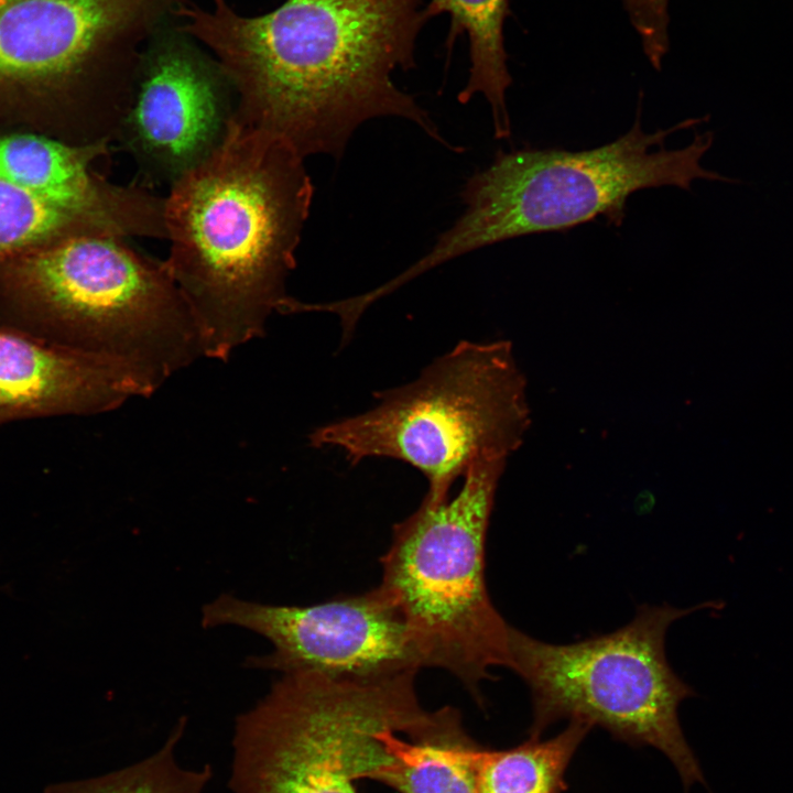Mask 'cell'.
<instances>
[{
    "label": "cell",
    "mask_w": 793,
    "mask_h": 793,
    "mask_svg": "<svg viewBox=\"0 0 793 793\" xmlns=\"http://www.w3.org/2000/svg\"><path fill=\"white\" fill-rule=\"evenodd\" d=\"M423 0H287L258 17L180 7L230 82L240 123L272 133L304 159H339L368 120L399 117L450 148L428 113L393 80L415 65L428 20Z\"/></svg>",
    "instance_id": "6da1fadb"
},
{
    "label": "cell",
    "mask_w": 793,
    "mask_h": 793,
    "mask_svg": "<svg viewBox=\"0 0 793 793\" xmlns=\"http://www.w3.org/2000/svg\"><path fill=\"white\" fill-rule=\"evenodd\" d=\"M165 196L169 274L202 334L204 356L226 361L293 314L286 281L314 187L283 139L233 118L224 142Z\"/></svg>",
    "instance_id": "7a4b0ae2"
},
{
    "label": "cell",
    "mask_w": 793,
    "mask_h": 793,
    "mask_svg": "<svg viewBox=\"0 0 793 793\" xmlns=\"http://www.w3.org/2000/svg\"><path fill=\"white\" fill-rule=\"evenodd\" d=\"M4 264L0 325L102 359L144 397L204 356L196 319L163 261L126 239L69 238Z\"/></svg>",
    "instance_id": "3957f363"
},
{
    "label": "cell",
    "mask_w": 793,
    "mask_h": 793,
    "mask_svg": "<svg viewBox=\"0 0 793 793\" xmlns=\"http://www.w3.org/2000/svg\"><path fill=\"white\" fill-rule=\"evenodd\" d=\"M640 111L641 106L628 132L594 149L497 152L493 162L465 184L464 213L425 256L388 281V289L395 291L448 260L508 239L564 231L599 217L619 227L627 200L637 191L662 186L687 191L699 178L731 182L700 164L714 141L710 131L696 133L682 149L665 148L667 137L705 117L648 133Z\"/></svg>",
    "instance_id": "277c9868"
},
{
    "label": "cell",
    "mask_w": 793,
    "mask_h": 793,
    "mask_svg": "<svg viewBox=\"0 0 793 793\" xmlns=\"http://www.w3.org/2000/svg\"><path fill=\"white\" fill-rule=\"evenodd\" d=\"M526 378L510 340H461L413 381L376 394L359 414L315 428L316 448H336L350 465L391 458L427 480L424 499L438 503L474 464L506 459L531 426Z\"/></svg>",
    "instance_id": "5b68a950"
},
{
    "label": "cell",
    "mask_w": 793,
    "mask_h": 793,
    "mask_svg": "<svg viewBox=\"0 0 793 793\" xmlns=\"http://www.w3.org/2000/svg\"><path fill=\"white\" fill-rule=\"evenodd\" d=\"M506 459L465 472L459 491L419 508L393 526L382 582L405 620L423 666L445 670L477 699L490 671L511 664V626L486 583V540Z\"/></svg>",
    "instance_id": "8992f818"
},
{
    "label": "cell",
    "mask_w": 793,
    "mask_h": 793,
    "mask_svg": "<svg viewBox=\"0 0 793 793\" xmlns=\"http://www.w3.org/2000/svg\"><path fill=\"white\" fill-rule=\"evenodd\" d=\"M417 672L374 680L283 674L238 715L232 793H357L384 729L412 735L430 718Z\"/></svg>",
    "instance_id": "52a82bcc"
},
{
    "label": "cell",
    "mask_w": 793,
    "mask_h": 793,
    "mask_svg": "<svg viewBox=\"0 0 793 793\" xmlns=\"http://www.w3.org/2000/svg\"><path fill=\"white\" fill-rule=\"evenodd\" d=\"M698 607L641 606L626 626L568 644H553L511 628V664L528 685L531 738L553 723L580 720L616 738L662 751L686 789L706 785L687 743L678 706L694 695L665 654L670 626Z\"/></svg>",
    "instance_id": "ba28073f"
},
{
    "label": "cell",
    "mask_w": 793,
    "mask_h": 793,
    "mask_svg": "<svg viewBox=\"0 0 793 793\" xmlns=\"http://www.w3.org/2000/svg\"><path fill=\"white\" fill-rule=\"evenodd\" d=\"M171 0H0V87L69 94L112 141L140 57L135 35Z\"/></svg>",
    "instance_id": "9c48e42d"
},
{
    "label": "cell",
    "mask_w": 793,
    "mask_h": 793,
    "mask_svg": "<svg viewBox=\"0 0 793 793\" xmlns=\"http://www.w3.org/2000/svg\"><path fill=\"white\" fill-rule=\"evenodd\" d=\"M202 626L239 627L265 638L272 650L248 656L245 666L252 670L374 680L423 667L405 620L380 586L308 606L221 594L203 607Z\"/></svg>",
    "instance_id": "30bf717a"
},
{
    "label": "cell",
    "mask_w": 793,
    "mask_h": 793,
    "mask_svg": "<svg viewBox=\"0 0 793 793\" xmlns=\"http://www.w3.org/2000/svg\"><path fill=\"white\" fill-rule=\"evenodd\" d=\"M236 105L218 64L185 45L164 44L140 57L115 141L145 183L171 187L224 142Z\"/></svg>",
    "instance_id": "8fae6325"
},
{
    "label": "cell",
    "mask_w": 793,
    "mask_h": 793,
    "mask_svg": "<svg viewBox=\"0 0 793 793\" xmlns=\"http://www.w3.org/2000/svg\"><path fill=\"white\" fill-rule=\"evenodd\" d=\"M133 397L144 395L116 366L0 325V426L32 417L100 414Z\"/></svg>",
    "instance_id": "7c38bea8"
},
{
    "label": "cell",
    "mask_w": 793,
    "mask_h": 793,
    "mask_svg": "<svg viewBox=\"0 0 793 793\" xmlns=\"http://www.w3.org/2000/svg\"><path fill=\"white\" fill-rule=\"evenodd\" d=\"M380 747L366 779L400 793H477L475 752L453 707L433 711L430 721L406 736L395 729L380 732Z\"/></svg>",
    "instance_id": "4fadbf2b"
},
{
    "label": "cell",
    "mask_w": 793,
    "mask_h": 793,
    "mask_svg": "<svg viewBox=\"0 0 793 793\" xmlns=\"http://www.w3.org/2000/svg\"><path fill=\"white\" fill-rule=\"evenodd\" d=\"M428 19L438 14L449 17L446 46L466 35L469 43V76L458 94L467 104L475 95H482L490 105L495 137L511 135L506 93L512 84L507 65L504 22L510 14L509 0H431L425 4Z\"/></svg>",
    "instance_id": "5bb4252c"
},
{
    "label": "cell",
    "mask_w": 793,
    "mask_h": 793,
    "mask_svg": "<svg viewBox=\"0 0 793 793\" xmlns=\"http://www.w3.org/2000/svg\"><path fill=\"white\" fill-rule=\"evenodd\" d=\"M593 727L569 720L567 727L547 740L529 738L507 750L475 752L477 793H562L566 769Z\"/></svg>",
    "instance_id": "9a60e30c"
},
{
    "label": "cell",
    "mask_w": 793,
    "mask_h": 793,
    "mask_svg": "<svg viewBox=\"0 0 793 793\" xmlns=\"http://www.w3.org/2000/svg\"><path fill=\"white\" fill-rule=\"evenodd\" d=\"M186 724V717H182L159 750L131 765L89 779L51 784L43 793H203L213 778L211 767L187 769L176 758Z\"/></svg>",
    "instance_id": "2e32d148"
},
{
    "label": "cell",
    "mask_w": 793,
    "mask_h": 793,
    "mask_svg": "<svg viewBox=\"0 0 793 793\" xmlns=\"http://www.w3.org/2000/svg\"><path fill=\"white\" fill-rule=\"evenodd\" d=\"M76 237H105L87 218L0 180V260Z\"/></svg>",
    "instance_id": "e0dca14e"
},
{
    "label": "cell",
    "mask_w": 793,
    "mask_h": 793,
    "mask_svg": "<svg viewBox=\"0 0 793 793\" xmlns=\"http://www.w3.org/2000/svg\"><path fill=\"white\" fill-rule=\"evenodd\" d=\"M628 15L640 23L655 24L669 18L670 0H621Z\"/></svg>",
    "instance_id": "ac0fdd59"
}]
</instances>
